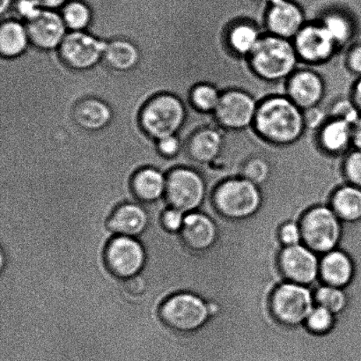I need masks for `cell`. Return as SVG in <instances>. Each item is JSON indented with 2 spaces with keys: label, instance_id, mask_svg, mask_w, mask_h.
Instances as JSON below:
<instances>
[{
  "label": "cell",
  "instance_id": "cell-1",
  "mask_svg": "<svg viewBox=\"0 0 361 361\" xmlns=\"http://www.w3.org/2000/svg\"><path fill=\"white\" fill-rule=\"evenodd\" d=\"M252 129L271 146H292L307 132L304 111L285 94H269L258 102Z\"/></svg>",
  "mask_w": 361,
  "mask_h": 361
},
{
  "label": "cell",
  "instance_id": "cell-2",
  "mask_svg": "<svg viewBox=\"0 0 361 361\" xmlns=\"http://www.w3.org/2000/svg\"><path fill=\"white\" fill-rule=\"evenodd\" d=\"M245 61L251 73L267 83L285 82L300 63L292 40L265 32Z\"/></svg>",
  "mask_w": 361,
  "mask_h": 361
},
{
  "label": "cell",
  "instance_id": "cell-3",
  "mask_svg": "<svg viewBox=\"0 0 361 361\" xmlns=\"http://www.w3.org/2000/svg\"><path fill=\"white\" fill-rule=\"evenodd\" d=\"M185 118L183 102L173 94H161L152 99L140 115L145 132L158 140L176 135Z\"/></svg>",
  "mask_w": 361,
  "mask_h": 361
},
{
  "label": "cell",
  "instance_id": "cell-4",
  "mask_svg": "<svg viewBox=\"0 0 361 361\" xmlns=\"http://www.w3.org/2000/svg\"><path fill=\"white\" fill-rule=\"evenodd\" d=\"M258 100L250 92L239 87L222 90L214 114L216 125L223 130L240 132L252 128Z\"/></svg>",
  "mask_w": 361,
  "mask_h": 361
},
{
  "label": "cell",
  "instance_id": "cell-5",
  "mask_svg": "<svg viewBox=\"0 0 361 361\" xmlns=\"http://www.w3.org/2000/svg\"><path fill=\"white\" fill-rule=\"evenodd\" d=\"M208 314V307L200 297L186 293L169 297L160 310V317L166 326L183 334L200 328Z\"/></svg>",
  "mask_w": 361,
  "mask_h": 361
},
{
  "label": "cell",
  "instance_id": "cell-6",
  "mask_svg": "<svg viewBox=\"0 0 361 361\" xmlns=\"http://www.w3.org/2000/svg\"><path fill=\"white\" fill-rule=\"evenodd\" d=\"M300 62L317 66L330 62L339 49L319 20L307 21L293 39Z\"/></svg>",
  "mask_w": 361,
  "mask_h": 361
},
{
  "label": "cell",
  "instance_id": "cell-7",
  "mask_svg": "<svg viewBox=\"0 0 361 361\" xmlns=\"http://www.w3.org/2000/svg\"><path fill=\"white\" fill-rule=\"evenodd\" d=\"M214 198L219 210L232 218L246 217L256 211L260 204L257 184L242 176L219 184Z\"/></svg>",
  "mask_w": 361,
  "mask_h": 361
},
{
  "label": "cell",
  "instance_id": "cell-8",
  "mask_svg": "<svg viewBox=\"0 0 361 361\" xmlns=\"http://www.w3.org/2000/svg\"><path fill=\"white\" fill-rule=\"evenodd\" d=\"M204 192V180L193 169H176L166 178V200L171 207L180 212H191L200 207Z\"/></svg>",
  "mask_w": 361,
  "mask_h": 361
},
{
  "label": "cell",
  "instance_id": "cell-9",
  "mask_svg": "<svg viewBox=\"0 0 361 361\" xmlns=\"http://www.w3.org/2000/svg\"><path fill=\"white\" fill-rule=\"evenodd\" d=\"M104 260L112 275L126 281L142 271L146 253L142 245L133 237L118 236L109 243Z\"/></svg>",
  "mask_w": 361,
  "mask_h": 361
},
{
  "label": "cell",
  "instance_id": "cell-10",
  "mask_svg": "<svg viewBox=\"0 0 361 361\" xmlns=\"http://www.w3.org/2000/svg\"><path fill=\"white\" fill-rule=\"evenodd\" d=\"M284 84V94L302 111L319 107L326 94L324 77L310 66L299 67Z\"/></svg>",
  "mask_w": 361,
  "mask_h": 361
},
{
  "label": "cell",
  "instance_id": "cell-11",
  "mask_svg": "<svg viewBox=\"0 0 361 361\" xmlns=\"http://www.w3.org/2000/svg\"><path fill=\"white\" fill-rule=\"evenodd\" d=\"M265 33L293 40L307 23L302 7L295 0H277L265 8Z\"/></svg>",
  "mask_w": 361,
  "mask_h": 361
},
{
  "label": "cell",
  "instance_id": "cell-12",
  "mask_svg": "<svg viewBox=\"0 0 361 361\" xmlns=\"http://www.w3.org/2000/svg\"><path fill=\"white\" fill-rule=\"evenodd\" d=\"M107 42L82 31H74L66 35L59 46L63 62L76 70L91 68L104 58Z\"/></svg>",
  "mask_w": 361,
  "mask_h": 361
},
{
  "label": "cell",
  "instance_id": "cell-13",
  "mask_svg": "<svg viewBox=\"0 0 361 361\" xmlns=\"http://www.w3.org/2000/svg\"><path fill=\"white\" fill-rule=\"evenodd\" d=\"M302 233L311 249L320 252L331 250L339 237L338 219L328 208L314 209L303 219Z\"/></svg>",
  "mask_w": 361,
  "mask_h": 361
},
{
  "label": "cell",
  "instance_id": "cell-14",
  "mask_svg": "<svg viewBox=\"0 0 361 361\" xmlns=\"http://www.w3.org/2000/svg\"><path fill=\"white\" fill-rule=\"evenodd\" d=\"M274 310L283 322L289 324L307 319L312 311V299L309 291L300 285H283L274 293Z\"/></svg>",
  "mask_w": 361,
  "mask_h": 361
},
{
  "label": "cell",
  "instance_id": "cell-15",
  "mask_svg": "<svg viewBox=\"0 0 361 361\" xmlns=\"http://www.w3.org/2000/svg\"><path fill=\"white\" fill-rule=\"evenodd\" d=\"M66 25L62 16L53 10L42 9L33 19L27 20L30 41L42 49L59 47L66 37Z\"/></svg>",
  "mask_w": 361,
  "mask_h": 361
},
{
  "label": "cell",
  "instance_id": "cell-16",
  "mask_svg": "<svg viewBox=\"0 0 361 361\" xmlns=\"http://www.w3.org/2000/svg\"><path fill=\"white\" fill-rule=\"evenodd\" d=\"M318 148L331 157H345L353 149V126L329 118L316 132Z\"/></svg>",
  "mask_w": 361,
  "mask_h": 361
},
{
  "label": "cell",
  "instance_id": "cell-17",
  "mask_svg": "<svg viewBox=\"0 0 361 361\" xmlns=\"http://www.w3.org/2000/svg\"><path fill=\"white\" fill-rule=\"evenodd\" d=\"M219 126H204L195 132L188 141L187 151L194 161L209 164L221 157L224 135Z\"/></svg>",
  "mask_w": 361,
  "mask_h": 361
},
{
  "label": "cell",
  "instance_id": "cell-18",
  "mask_svg": "<svg viewBox=\"0 0 361 361\" xmlns=\"http://www.w3.org/2000/svg\"><path fill=\"white\" fill-rule=\"evenodd\" d=\"M264 32L253 20L238 19L226 27L224 41L226 49L237 58L245 59L259 42Z\"/></svg>",
  "mask_w": 361,
  "mask_h": 361
},
{
  "label": "cell",
  "instance_id": "cell-19",
  "mask_svg": "<svg viewBox=\"0 0 361 361\" xmlns=\"http://www.w3.org/2000/svg\"><path fill=\"white\" fill-rule=\"evenodd\" d=\"M283 271L299 284L312 282L317 274V260L309 250L302 246H289L281 256Z\"/></svg>",
  "mask_w": 361,
  "mask_h": 361
},
{
  "label": "cell",
  "instance_id": "cell-20",
  "mask_svg": "<svg viewBox=\"0 0 361 361\" xmlns=\"http://www.w3.org/2000/svg\"><path fill=\"white\" fill-rule=\"evenodd\" d=\"M148 224L147 212L140 205L126 204L116 208L109 218L107 226L119 236L135 237L146 230Z\"/></svg>",
  "mask_w": 361,
  "mask_h": 361
},
{
  "label": "cell",
  "instance_id": "cell-21",
  "mask_svg": "<svg viewBox=\"0 0 361 361\" xmlns=\"http://www.w3.org/2000/svg\"><path fill=\"white\" fill-rule=\"evenodd\" d=\"M216 232L210 219L200 214H191L184 219L180 237L190 250L207 249L214 243Z\"/></svg>",
  "mask_w": 361,
  "mask_h": 361
},
{
  "label": "cell",
  "instance_id": "cell-22",
  "mask_svg": "<svg viewBox=\"0 0 361 361\" xmlns=\"http://www.w3.org/2000/svg\"><path fill=\"white\" fill-rule=\"evenodd\" d=\"M339 49L351 44L356 37V25L351 16L339 10H330L319 19Z\"/></svg>",
  "mask_w": 361,
  "mask_h": 361
},
{
  "label": "cell",
  "instance_id": "cell-23",
  "mask_svg": "<svg viewBox=\"0 0 361 361\" xmlns=\"http://www.w3.org/2000/svg\"><path fill=\"white\" fill-rule=\"evenodd\" d=\"M130 186L137 200L152 203L165 194L166 179L157 169H144L133 176Z\"/></svg>",
  "mask_w": 361,
  "mask_h": 361
},
{
  "label": "cell",
  "instance_id": "cell-24",
  "mask_svg": "<svg viewBox=\"0 0 361 361\" xmlns=\"http://www.w3.org/2000/svg\"><path fill=\"white\" fill-rule=\"evenodd\" d=\"M27 32L17 21L9 20L3 23L0 30V51L6 58H16L23 54L27 47Z\"/></svg>",
  "mask_w": 361,
  "mask_h": 361
},
{
  "label": "cell",
  "instance_id": "cell-25",
  "mask_svg": "<svg viewBox=\"0 0 361 361\" xmlns=\"http://www.w3.org/2000/svg\"><path fill=\"white\" fill-rule=\"evenodd\" d=\"M74 118L80 126L88 130H98L107 125L111 114L104 102L90 99L77 106Z\"/></svg>",
  "mask_w": 361,
  "mask_h": 361
},
{
  "label": "cell",
  "instance_id": "cell-26",
  "mask_svg": "<svg viewBox=\"0 0 361 361\" xmlns=\"http://www.w3.org/2000/svg\"><path fill=\"white\" fill-rule=\"evenodd\" d=\"M104 59L112 69L129 71L139 62L140 53L132 42L118 40L107 44Z\"/></svg>",
  "mask_w": 361,
  "mask_h": 361
},
{
  "label": "cell",
  "instance_id": "cell-27",
  "mask_svg": "<svg viewBox=\"0 0 361 361\" xmlns=\"http://www.w3.org/2000/svg\"><path fill=\"white\" fill-rule=\"evenodd\" d=\"M322 274L331 285L348 284L353 275V264L348 256L341 252L329 253L322 263Z\"/></svg>",
  "mask_w": 361,
  "mask_h": 361
},
{
  "label": "cell",
  "instance_id": "cell-28",
  "mask_svg": "<svg viewBox=\"0 0 361 361\" xmlns=\"http://www.w3.org/2000/svg\"><path fill=\"white\" fill-rule=\"evenodd\" d=\"M219 86L208 81L195 84L190 91V104L202 114H214L221 97Z\"/></svg>",
  "mask_w": 361,
  "mask_h": 361
},
{
  "label": "cell",
  "instance_id": "cell-29",
  "mask_svg": "<svg viewBox=\"0 0 361 361\" xmlns=\"http://www.w3.org/2000/svg\"><path fill=\"white\" fill-rule=\"evenodd\" d=\"M334 204L336 212L346 221H358L361 219V188L346 185L335 193Z\"/></svg>",
  "mask_w": 361,
  "mask_h": 361
},
{
  "label": "cell",
  "instance_id": "cell-30",
  "mask_svg": "<svg viewBox=\"0 0 361 361\" xmlns=\"http://www.w3.org/2000/svg\"><path fill=\"white\" fill-rule=\"evenodd\" d=\"M62 17L67 27L81 31L90 24L92 11L86 3L80 0H70L63 6Z\"/></svg>",
  "mask_w": 361,
  "mask_h": 361
},
{
  "label": "cell",
  "instance_id": "cell-31",
  "mask_svg": "<svg viewBox=\"0 0 361 361\" xmlns=\"http://www.w3.org/2000/svg\"><path fill=\"white\" fill-rule=\"evenodd\" d=\"M327 112L329 118L341 120L353 126L361 116L359 109L349 97L336 99L327 109Z\"/></svg>",
  "mask_w": 361,
  "mask_h": 361
},
{
  "label": "cell",
  "instance_id": "cell-32",
  "mask_svg": "<svg viewBox=\"0 0 361 361\" xmlns=\"http://www.w3.org/2000/svg\"><path fill=\"white\" fill-rule=\"evenodd\" d=\"M271 166L267 159L253 157L244 162L242 168V178L255 184L265 182L270 176Z\"/></svg>",
  "mask_w": 361,
  "mask_h": 361
},
{
  "label": "cell",
  "instance_id": "cell-33",
  "mask_svg": "<svg viewBox=\"0 0 361 361\" xmlns=\"http://www.w3.org/2000/svg\"><path fill=\"white\" fill-rule=\"evenodd\" d=\"M317 300L321 307L331 313H338L344 307L345 296L341 290L335 288H323L318 290Z\"/></svg>",
  "mask_w": 361,
  "mask_h": 361
},
{
  "label": "cell",
  "instance_id": "cell-34",
  "mask_svg": "<svg viewBox=\"0 0 361 361\" xmlns=\"http://www.w3.org/2000/svg\"><path fill=\"white\" fill-rule=\"evenodd\" d=\"M343 172L350 184L361 188V151L353 148L344 157Z\"/></svg>",
  "mask_w": 361,
  "mask_h": 361
},
{
  "label": "cell",
  "instance_id": "cell-35",
  "mask_svg": "<svg viewBox=\"0 0 361 361\" xmlns=\"http://www.w3.org/2000/svg\"><path fill=\"white\" fill-rule=\"evenodd\" d=\"M307 324L311 330L324 332L329 330L332 324V313L323 307H317L311 311L307 317Z\"/></svg>",
  "mask_w": 361,
  "mask_h": 361
},
{
  "label": "cell",
  "instance_id": "cell-36",
  "mask_svg": "<svg viewBox=\"0 0 361 361\" xmlns=\"http://www.w3.org/2000/svg\"><path fill=\"white\" fill-rule=\"evenodd\" d=\"M345 65L346 69L357 79L361 78V41L350 45L348 51H346Z\"/></svg>",
  "mask_w": 361,
  "mask_h": 361
},
{
  "label": "cell",
  "instance_id": "cell-37",
  "mask_svg": "<svg viewBox=\"0 0 361 361\" xmlns=\"http://www.w3.org/2000/svg\"><path fill=\"white\" fill-rule=\"evenodd\" d=\"M184 219L183 212L171 207L162 214L161 224L169 232H178L183 228Z\"/></svg>",
  "mask_w": 361,
  "mask_h": 361
},
{
  "label": "cell",
  "instance_id": "cell-38",
  "mask_svg": "<svg viewBox=\"0 0 361 361\" xmlns=\"http://www.w3.org/2000/svg\"><path fill=\"white\" fill-rule=\"evenodd\" d=\"M304 111V119H305L306 128L307 130H312L317 132L329 118V115L326 111L319 107L307 109Z\"/></svg>",
  "mask_w": 361,
  "mask_h": 361
},
{
  "label": "cell",
  "instance_id": "cell-39",
  "mask_svg": "<svg viewBox=\"0 0 361 361\" xmlns=\"http://www.w3.org/2000/svg\"><path fill=\"white\" fill-rule=\"evenodd\" d=\"M180 143L176 135L158 140V150L162 155L173 157L179 153Z\"/></svg>",
  "mask_w": 361,
  "mask_h": 361
},
{
  "label": "cell",
  "instance_id": "cell-40",
  "mask_svg": "<svg viewBox=\"0 0 361 361\" xmlns=\"http://www.w3.org/2000/svg\"><path fill=\"white\" fill-rule=\"evenodd\" d=\"M123 288L130 295L139 296L146 291V281L142 277L137 275L133 278L127 279L123 283Z\"/></svg>",
  "mask_w": 361,
  "mask_h": 361
},
{
  "label": "cell",
  "instance_id": "cell-41",
  "mask_svg": "<svg viewBox=\"0 0 361 361\" xmlns=\"http://www.w3.org/2000/svg\"><path fill=\"white\" fill-rule=\"evenodd\" d=\"M18 11L21 16L24 17L27 20L33 19L44 8H42L35 0H20L18 3Z\"/></svg>",
  "mask_w": 361,
  "mask_h": 361
},
{
  "label": "cell",
  "instance_id": "cell-42",
  "mask_svg": "<svg viewBox=\"0 0 361 361\" xmlns=\"http://www.w3.org/2000/svg\"><path fill=\"white\" fill-rule=\"evenodd\" d=\"M282 242L289 246L297 245L300 238V233L297 226L293 223L283 226L281 233Z\"/></svg>",
  "mask_w": 361,
  "mask_h": 361
},
{
  "label": "cell",
  "instance_id": "cell-43",
  "mask_svg": "<svg viewBox=\"0 0 361 361\" xmlns=\"http://www.w3.org/2000/svg\"><path fill=\"white\" fill-rule=\"evenodd\" d=\"M349 97L355 104L357 109L361 113V78L356 79L352 85L351 90H350Z\"/></svg>",
  "mask_w": 361,
  "mask_h": 361
},
{
  "label": "cell",
  "instance_id": "cell-44",
  "mask_svg": "<svg viewBox=\"0 0 361 361\" xmlns=\"http://www.w3.org/2000/svg\"><path fill=\"white\" fill-rule=\"evenodd\" d=\"M44 9L54 10L63 7L70 0H35Z\"/></svg>",
  "mask_w": 361,
  "mask_h": 361
},
{
  "label": "cell",
  "instance_id": "cell-45",
  "mask_svg": "<svg viewBox=\"0 0 361 361\" xmlns=\"http://www.w3.org/2000/svg\"><path fill=\"white\" fill-rule=\"evenodd\" d=\"M353 148L361 151V116L359 121L353 126Z\"/></svg>",
  "mask_w": 361,
  "mask_h": 361
},
{
  "label": "cell",
  "instance_id": "cell-46",
  "mask_svg": "<svg viewBox=\"0 0 361 361\" xmlns=\"http://www.w3.org/2000/svg\"><path fill=\"white\" fill-rule=\"evenodd\" d=\"M11 3H12V0H1L0 9H1L2 14L5 13L6 11L9 8Z\"/></svg>",
  "mask_w": 361,
  "mask_h": 361
},
{
  "label": "cell",
  "instance_id": "cell-47",
  "mask_svg": "<svg viewBox=\"0 0 361 361\" xmlns=\"http://www.w3.org/2000/svg\"><path fill=\"white\" fill-rule=\"evenodd\" d=\"M255 1H257L260 4H263V5H265V6L270 5V4L274 3L275 1H277V0H255Z\"/></svg>",
  "mask_w": 361,
  "mask_h": 361
}]
</instances>
